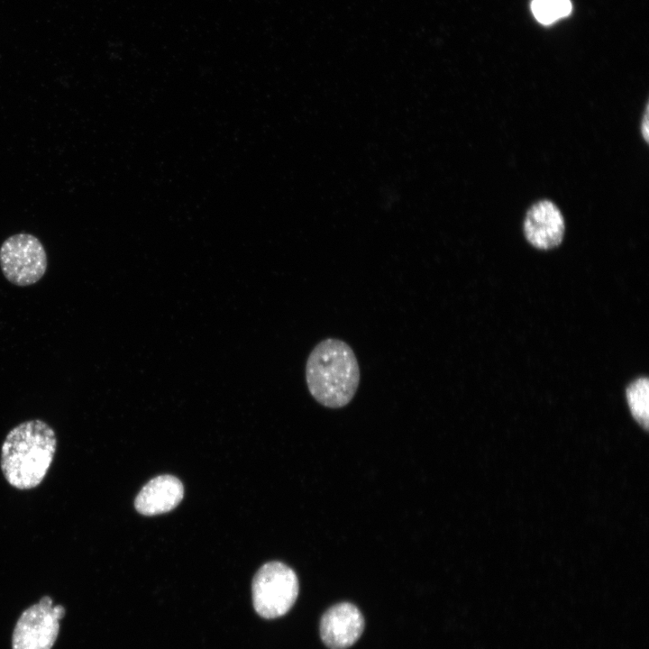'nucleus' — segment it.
Here are the masks:
<instances>
[{
    "label": "nucleus",
    "instance_id": "f257e3e1",
    "mask_svg": "<svg viewBox=\"0 0 649 649\" xmlns=\"http://www.w3.org/2000/svg\"><path fill=\"white\" fill-rule=\"evenodd\" d=\"M57 450L53 428L41 419L24 421L6 434L0 454L5 480L12 487L32 489L44 480Z\"/></svg>",
    "mask_w": 649,
    "mask_h": 649
},
{
    "label": "nucleus",
    "instance_id": "f03ea898",
    "mask_svg": "<svg viewBox=\"0 0 649 649\" xmlns=\"http://www.w3.org/2000/svg\"><path fill=\"white\" fill-rule=\"evenodd\" d=\"M306 380L319 404L330 408L349 404L360 383V367L351 346L335 338L317 343L306 361Z\"/></svg>",
    "mask_w": 649,
    "mask_h": 649
},
{
    "label": "nucleus",
    "instance_id": "7ed1b4c3",
    "mask_svg": "<svg viewBox=\"0 0 649 649\" xmlns=\"http://www.w3.org/2000/svg\"><path fill=\"white\" fill-rule=\"evenodd\" d=\"M255 611L263 618L284 616L295 604L299 584L296 572L280 562L263 564L251 585Z\"/></svg>",
    "mask_w": 649,
    "mask_h": 649
},
{
    "label": "nucleus",
    "instance_id": "20e7f679",
    "mask_svg": "<svg viewBox=\"0 0 649 649\" xmlns=\"http://www.w3.org/2000/svg\"><path fill=\"white\" fill-rule=\"evenodd\" d=\"M48 260L41 241L30 233L6 238L0 247V267L12 284L25 287L39 281L46 272Z\"/></svg>",
    "mask_w": 649,
    "mask_h": 649
},
{
    "label": "nucleus",
    "instance_id": "39448f33",
    "mask_svg": "<svg viewBox=\"0 0 649 649\" xmlns=\"http://www.w3.org/2000/svg\"><path fill=\"white\" fill-rule=\"evenodd\" d=\"M49 596L25 609L13 634V649H51L59 634V620L65 615L61 605L53 606Z\"/></svg>",
    "mask_w": 649,
    "mask_h": 649
},
{
    "label": "nucleus",
    "instance_id": "423d86ee",
    "mask_svg": "<svg viewBox=\"0 0 649 649\" xmlns=\"http://www.w3.org/2000/svg\"><path fill=\"white\" fill-rule=\"evenodd\" d=\"M365 627L363 615L350 602L330 607L322 616L320 637L329 649H347L361 637Z\"/></svg>",
    "mask_w": 649,
    "mask_h": 649
},
{
    "label": "nucleus",
    "instance_id": "0eeeda50",
    "mask_svg": "<svg viewBox=\"0 0 649 649\" xmlns=\"http://www.w3.org/2000/svg\"><path fill=\"white\" fill-rule=\"evenodd\" d=\"M564 220L559 208L549 200L534 204L526 215L524 233L528 242L541 250L558 246L564 234Z\"/></svg>",
    "mask_w": 649,
    "mask_h": 649
},
{
    "label": "nucleus",
    "instance_id": "6e6552de",
    "mask_svg": "<svg viewBox=\"0 0 649 649\" xmlns=\"http://www.w3.org/2000/svg\"><path fill=\"white\" fill-rule=\"evenodd\" d=\"M184 495L181 481L171 475L151 480L137 495L134 506L144 516L166 513L176 507Z\"/></svg>",
    "mask_w": 649,
    "mask_h": 649
},
{
    "label": "nucleus",
    "instance_id": "1a4fd4ad",
    "mask_svg": "<svg viewBox=\"0 0 649 649\" xmlns=\"http://www.w3.org/2000/svg\"><path fill=\"white\" fill-rule=\"evenodd\" d=\"M626 400L633 417L647 428L649 418V381L645 377L634 380L626 388Z\"/></svg>",
    "mask_w": 649,
    "mask_h": 649
},
{
    "label": "nucleus",
    "instance_id": "9d476101",
    "mask_svg": "<svg viewBox=\"0 0 649 649\" xmlns=\"http://www.w3.org/2000/svg\"><path fill=\"white\" fill-rule=\"evenodd\" d=\"M532 11L535 18L545 24L551 23L557 19L548 0H534Z\"/></svg>",
    "mask_w": 649,
    "mask_h": 649
},
{
    "label": "nucleus",
    "instance_id": "9b49d317",
    "mask_svg": "<svg viewBox=\"0 0 649 649\" xmlns=\"http://www.w3.org/2000/svg\"><path fill=\"white\" fill-rule=\"evenodd\" d=\"M556 18L565 16L571 10L570 0H548Z\"/></svg>",
    "mask_w": 649,
    "mask_h": 649
},
{
    "label": "nucleus",
    "instance_id": "f8f14e48",
    "mask_svg": "<svg viewBox=\"0 0 649 649\" xmlns=\"http://www.w3.org/2000/svg\"><path fill=\"white\" fill-rule=\"evenodd\" d=\"M642 135L645 142H648V105H646V109L644 114V119L642 121Z\"/></svg>",
    "mask_w": 649,
    "mask_h": 649
}]
</instances>
